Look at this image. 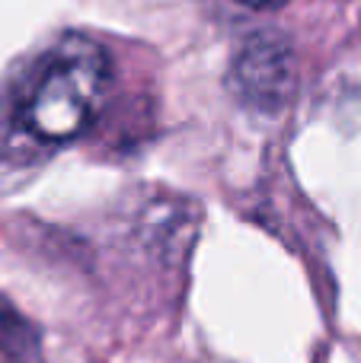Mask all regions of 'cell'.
Segmentation results:
<instances>
[{"instance_id": "2", "label": "cell", "mask_w": 361, "mask_h": 363, "mask_svg": "<svg viewBox=\"0 0 361 363\" xmlns=\"http://www.w3.org/2000/svg\"><path fill=\"white\" fill-rule=\"evenodd\" d=\"M294 55L281 38L253 35L230 67V89L247 108L256 112H279L294 89Z\"/></svg>"}, {"instance_id": "3", "label": "cell", "mask_w": 361, "mask_h": 363, "mask_svg": "<svg viewBox=\"0 0 361 363\" xmlns=\"http://www.w3.org/2000/svg\"><path fill=\"white\" fill-rule=\"evenodd\" d=\"M0 347L13 363H38V341L23 315L0 300Z\"/></svg>"}, {"instance_id": "1", "label": "cell", "mask_w": 361, "mask_h": 363, "mask_svg": "<svg viewBox=\"0 0 361 363\" xmlns=\"http://www.w3.org/2000/svg\"><path fill=\"white\" fill-rule=\"evenodd\" d=\"M109 86V57L90 38H68L36 77L19 121L45 144L74 140L90 128Z\"/></svg>"}, {"instance_id": "4", "label": "cell", "mask_w": 361, "mask_h": 363, "mask_svg": "<svg viewBox=\"0 0 361 363\" xmlns=\"http://www.w3.org/2000/svg\"><path fill=\"white\" fill-rule=\"evenodd\" d=\"M237 4L256 6V10H266V6H279V4H285V0H237Z\"/></svg>"}]
</instances>
